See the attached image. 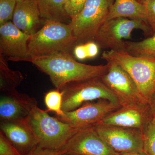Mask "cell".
I'll return each instance as SVG.
<instances>
[{
  "mask_svg": "<svg viewBox=\"0 0 155 155\" xmlns=\"http://www.w3.org/2000/svg\"><path fill=\"white\" fill-rule=\"evenodd\" d=\"M28 62L48 75L58 89L72 81L102 77L108 70L107 64L92 66L82 64L77 62L72 54L68 53L29 58Z\"/></svg>",
  "mask_w": 155,
  "mask_h": 155,
  "instance_id": "6da1fadb",
  "label": "cell"
},
{
  "mask_svg": "<svg viewBox=\"0 0 155 155\" xmlns=\"http://www.w3.org/2000/svg\"><path fill=\"white\" fill-rule=\"evenodd\" d=\"M21 99L28 110L25 122L33 132L38 146L47 149L62 150L79 128L50 116L47 111L39 108L36 100L22 94Z\"/></svg>",
  "mask_w": 155,
  "mask_h": 155,
  "instance_id": "7a4b0ae2",
  "label": "cell"
},
{
  "mask_svg": "<svg viewBox=\"0 0 155 155\" xmlns=\"http://www.w3.org/2000/svg\"><path fill=\"white\" fill-rule=\"evenodd\" d=\"M78 44L70 24L45 20L43 26L31 35L28 43V56L31 58L60 53L71 54Z\"/></svg>",
  "mask_w": 155,
  "mask_h": 155,
  "instance_id": "3957f363",
  "label": "cell"
},
{
  "mask_svg": "<svg viewBox=\"0 0 155 155\" xmlns=\"http://www.w3.org/2000/svg\"><path fill=\"white\" fill-rule=\"evenodd\" d=\"M101 58L119 65L130 75L148 104L155 95V61L131 55L125 51L107 50Z\"/></svg>",
  "mask_w": 155,
  "mask_h": 155,
  "instance_id": "277c9868",
  "label": "cell"
},
{
  "mask_svg": "<svg viewBox=\"0 0 155 155\" xmlns=\"http://www.w3.org/2000/svg\"><path fill=\"white\" fill-rule=\"evenodd\" d=\"M59 90L63 94L62 110L65 112L74 110L84 103L99 99L107 100L119 104L101 77L72 81Z\"/></svg>",
  "mask_w": 155,
  "mask_h": 155,
  "instance_id": "5b68a950",
  "label": "cell"
},
{
  "mask_svg": "<svg viewBox=\"0 0 155 155\" xmlns=\"http://www.w3.org/2000/svg\"><path fill=\"white\" fill-rule=\"evenodd\" d=\"M114 0H87L80 13L72 17L69 24L78 43L93 41L106 22Z\"/></svg>",
  "mask_w": 155,
  "mask_h": 155,
  "instance_id": "8992f818",
  "label": "cell"
},
{
  "mask_svg": "<svg viewBox=\"0 0 155 155\" xmlns=\"http://www.w3.org/2000/svg\"><path fill=\"white\" fill-rule=\"evenodd\" d=\"M134 29H140L146 33L151 31L144 21L116 18L106 21L100 27L93 41L103 49L125 51V40L130 38Z\"/></svg>",
  "mask_w": 155,
  "mask_h": 155,
  "instance_id": "52a82bcc",
  "label": "cell"
},
{
  "mask_svg": "<svg viewBox=\"0 0 155 155\" xmlns=\"http://www.w3.org/2000/svg\"><path fill=\"white\" fill-rule=\"evenodd\" d=\"M107 64V72L101 77L102 80L115 95L121 107L149 106L134 81L124 69L112 61H108Z\"/></svg>",
  "mask_w": 155,
  "mask_h": 155,
  "instance_id": "ba28073f",
  "label": "cell"
},
{
  "mask_svg": "<svg viewBox=\"0 0 155 155\" xmlns=\"http://www.w3.org/2000/svg\"><path fill=\"white\" fill-rule=\"evenodd\" d=\"M121 107L119 104L109 100L99 99L84 103L74 110L64 112V116L56 117L64 123L81 129L99 123Z\"/></svg>",
  "mask_w": 155,
  "mask_h": 155,
  "instance_id": "9c48e42d",
  "label": "cell"
},
{
  "mask_svg": "<svg viewBox=\"0 0 155 155\" xmlns=\"http://www.w3.org/2000/svg\"><path fill=\"white\" fill-rule=\"evenodd\" d=\"M94 126L100 136L116 152L143 150V130L101 123Z\"/></svg>",
  "mask_w": 155,
  "mask_h": 155,
  "instance_id": "30bf717a",
  "label": "cell"
},
{
  "mask_svg": "<svg viewBox=\"0 0 155 155\" xmlns=\"http://www.w3.org/2000/svg\"><path fill=\"white\" fill-rule=\"evenodd\" d=\"M62 151L80 155H119L100 136L94 126L79 129Z\"/></svg>",
  "mask_w": 155,
  "mask_h": 155,
  "instance_id": "8fae6325",
  "label": "cell"
},
{
  "mask_svg": "<svg viewBox=\"0 0 155 155\" xmlns=\"http://www.w3.org/2000/svg\"><path fill=\"white\" fill-rule=\"evenodd\" d=\"M30 35L10 21L0 26V54L13 61H27Z\"/></svg>",
  "mask_w": 155,
  "mask_h": 155,
  "instance_id": "7c38bea8",
  "label": "cell"
},
{
  "mask_svg": "<svg viewBox=\"0 0 155 155\" xmlns=\"http://www.w3.org/2000/svg\"><path fill=\"white\" fill-rule=\"evenodd\" d=\"M152 116L149 106L122 107L109 114L99 123L143 130Z\"/></svg>",
  "mask_w": 155,
  "mask_h": 155,
  "instance_id": "4fadbf2b",
  "label": "cell"
},
{
  "mask_svg": "<svg viewBox=\"0 0 155 155\" xmlns=\"http://www.w3.org/2000/svg\"><path fill=\"white\" fill-rule=\"evenodd\" d=\"M0 127L21 155L27 154L38 146L35 135L25 121H1Z\"/></svg>",
  "mask_w": 155,
  "mask_h": 155,
  "instance_id": "5bb4252c",
  "label": "cell"
},
{
  "mask_svg": "<svg viewBox=\"0 0 155 155\" xmlns=\"http://www.w3.org/2000/svg\"><path fill=\"white\" fill-rule=\"evenodd\" d=\"M41 17L36 0H17L12 22L24 33H36L41 24Z\"/></svg>",
  "mask_w": 155,
  "mask_h": 155,
  "instance_id": "9a60e30c",
  "label": "cell"
},
{
  "mask_svg": "<svg viewBox=\"0 0 155 155\" xmlns=\"http://www.w3.org/2000/svg\"><path fill=\"white\" fill-rule=\"evenodd\" d=\"M118 18L142 20L146 22V6L137 0H114L106 21Z\"/></svg>",
  "mask_w": 155,
  "mask_h": 155,
  "instance_id": "2e32d148",
  "label": "cell"
},
{
  "mask_svg": "<svg viewBox=\"0 0 155 155\" xmlns=\"http://www.w3.org/2000/svg\"><path fill=\"white\" fill-rule=\"evenodd\" d=\"M28 110L17 91L11 94H4L0 99L1 121H25Z\"/></svg>",
  "mask_w": 155,
  "mask_h": 155,
  "instance_id": "e0dca14e",
  "label": "cell"
},
{
  "mask_svg": "<svg viewBox=\"0 0 155 155\" xmlns=\"http://www.w3.org/2000/svg\"><path fill=\"white\" fill-rule=\"evenodd\" d=\"M24 79L19 71L9 68L5 57L0 54V90L4 94H11L17 91V87Z\"/></svg>",
  "mask_w": 155,
  "mask_h": 155,
  "instance_id": "ac0fdd59",
  "label": "cell"
},
{
  "mask_svg": "<svg viewBox=\"0 0 155 155\" xmlns=\"http://www.w3.org/2000/svg\"><path fill=\"white\" fill-rule=\"evenodd\" d=\"M41 17L45 20H51L69 24L71 18L65 8V0H36Z\"/></svg>",
  "mask_w": 155,
  "mask_h": 155,
  "instance_id": "d6986e66",
  "label": "cell"
},
{
  "mask_svg": "<svg viewBox=\"0 0 155 155\" xmlns=\"http://www.w3.org/2000/svg\"><path fill=\"white\" fill-rule=\"evenodd\" d=\"M125 51L131 55L155 61V33L139 41H125Z\"/></svg>",
  "mask_w": 155,
  "mask_h": 155,
  "instance_id": "ffe728a7",
  "label": "cell"
},
{
  "mask_svg": "<svg viewBox=\"0 0 155 155\" xmlns=\"http://www.w3.org/2000/svg\"><path fill=\"white\" fill-rule=\"evenodd\" d=\"M44 101L47 108V111H52L56 113V116H63L65 113L62 110L63 94L58 89L51 91L46 94Z\"/></svg>",
  "mask_w": 155,
  "mask_h": 155,
  "instance_id": "44dd1931",
  "label": "cell"
},
{
  "mask_svg": "<svg viewBox=\"0 0 155 155\" xmlns=\"http://www.w3.org/2000/svg\"><path fill=\"white\" fill-rule=\"evenodd\" d=\"M143 151L147 155H155V116H152L143 130Z\"/></svg>",
  "mask_w": 155,
  "mask_h": 155,
  "instance_id": "7402d4cb",
  "label": "cell"
},
{
  "mask_svg": "<svg viewBox=\"0 0 155 155\" xmlns=\"http://www.w3.org/2000/svg\"><path fill=\"white\" fill-rule=\"evenodd\" d=\"M100 47L94 41L76 45L73 53L74 57L80 61L94 58L99 52Z\"/></svg>",
  "mask_w": 155,
  "mask_h": 155,
  "instance_id": "603a6c76",
  "label": "cell"
},
{
  "mask_svg": "<svg viewBox=\"0 0 155 155\" xmlns=\"http://www.w3.org/2000/svg\"><path fill=\"white\" fill-rule=\"evenodd\" d=\"M17 0H0V26L13 19Z\"/></svg>",
  "mask_w": 155,
  "mask_h": 155,
  "instance_id": "cb8c5ba5",
  "label": "cell"
},
{
  "mask_svg": "<svg viewBox=\"0 0 155 155\" xmlns=\"http://www.w3.org/2000/svg\"><path fill=\"white\" fill-rule=\"evenodd\" d=\"M87 0H65L64 8L68 16L72 18L83 9Z\"/></svg>",
  "mask_w": 155,
  "mask_h": 155,
  "instance_id": "d4e9b609",
  "label": "cell"
},
{
  "mask_svg": "<svg viewBox=\"0 0 155 155\" xmlns=\"http://www.w3.org/2000/svg\"><path fill=\"white\" fill-rule=\"evenodd\" d=\"M0 155H21L2 131H0Z\"/></svg>",
  "mask_w": 155,
  "mask_h": 155,
  "instance_id": "484cf974",
  "label": "cell"
},
{
  "mask_svg": "<svg viewBox=\"0 0 155 155\" xmlns=\"http://www.w3.org/2000/svg\"><path fill=\"white\" fill-rule=\"evenodd\" d=\"M146 6L147 22L151 30L155 33V0H149Z\"/></svg>",
  "mask_w": 155,
  "mask_h": 155,
  "instance_id": "4316f807",
  "label": "cell"
},
{
  "mask_svg": "<svg viewBox=\"0 0 155 155\" xmlns=\"http://www.w3.org/2000/svg\"><path fill=\"white\" fill-rule=\"evenodd\" d=\"M64 153L62 150L47 149L38 146L25 155H62Z\"/></svg>",
  "mask_w": 155,
  "mask_h": 155,
  "instance_id": "83f0119b",
  "label": "cell"
},
{
  "mask_svg": "<svg viewBox=\"0 0 155 155\" xmlns=\"http://www.w3.org/2000/svg\"><path fill=\"white\" fill-rule=\"evenodd\" d=\"M119 155H147L144 151H135L119 153Z\"/></svg>",
  "mask_w": 155,
  "mask_h": 155,
  "instance_id": "f1b7e54d",
  "label": "cell"
},
{
  "mask_svg": "<svg viewBox=\"0 0 155 155\" xmlns=\"http://www.w3.org/2000/svg\"><path fill=\"white\" fill-rule=\"evenodd\" d=\"M149 105L151 114L153 116H155V95L150 101Z\"/></svg>",
  "mask_w": 155,
  "mask_h": 155,
  "instance_id": "f546056e",
  "label": "cell"
},
{
  "mask_svg": "<svg viewBox=\"0 0 155 155\" xmlns=\"http://www.w3.org/2000/svg\"><path fill=\"white\" fill-rule=\"evenodd\" d=\"M137 1H138L140 3H141V4H143V5H146L147 3L149 0H137Z\"/></svg>",
  "mask_w": 155,
  "mask_h": 155,
  "instance_id": "4dcf8cb0",
  "label": "cell"
},
{
  "mask_svg": "<svg viewBox=\"0 0 155 155\" xmlns=\"http://www.w3.org/2000/svg\"><path fill=\"white\" fill-rule=\"evenodd\" d=\"M62 155H80L76 154L71 153H64Z\"/></svg>",
  "mask_w": 155,
  "mask_h": 155,
  "instance_id": "1f68e13d",
  "label": "cell"
}]
</instances>
